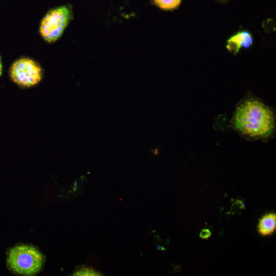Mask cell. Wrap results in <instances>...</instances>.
<instances>
[{"instance_id":"9c48e42d","label":"cell","mask_w":276,"mask_h":276,"mask_svg":"<svg viewBox=\"0 0 276 276\" xmlns=\"http://www.w3.org/2000/svg\"><path fill=\"white\" fill-rule=\"evenodd\" d=\"M212 235V233L209 229H203L199 234V237L202 239H207Z\"/></svg>"},{"instance_id":"52a82bcc","label":"cell","mask_w":276,"mask_h":276,"mask_svg":"<svg viewBox=\"0 0 276 276\" xmlns=\"http://www.w3.org/2000/svg\"><path fill=\"white\" fill-rule=\"evenodd\" d=\"M181 0H154L155 4L164 10H172L177 7Z\"/></svg>"},{"instance_id":"8fae6325","label":"cell","mask_w":276,"mask_h":276,"mask_svg":"<svg viewBox=\"0 0 276 276\" xmlns=\"http://www.w3.org/2000/svg\"><path fill=\"white\" fill-rule=\"evenodd\" d=\"M152 152V153L155 155L158 154V149H155L154 150H150Z\"/></svg>"},{"instance_id":"6da1fadb","label":"cell","mask_w":276,"mask_h":276,"mask_svg":"<svg viewBox=\"0 0 276 276\" xmlns=\"http://www.w3.org/2000/svg\"><path fill=\"white\" fill-rule=\"evenodd\" d=\"M230 122L240 137L247 141L267 142L275 133L274 109L252 96L246 97L237 104Z\"/></svg>"},{"instance_id":"ba28073f","label":"cell","mask_w":276,"mask_h":276,"mask_svg":"<svg viewBox=\"0 0 276 276\" xmlns=\"http://www.w3.org/2000/svg\"><path fill=\"white\" fill-rule=\"evenodd\" d=\"M102 273L90 267H82L76 270L73 275H101Z\"/></svg>"},{"instance_id":"277c9868","label":"cell","mask_w":276,"mask_h":276,"mask_svg":"<svg viewBox=\"0 0 276 276\" xmlns=\"http://www.w3.org/2000/svg\"><path fill=\"white\" fill-rule=\"evenodd\" d=\"M11 79L21 87H30L37 84L42 77L39 64L32 59L22 58L16 60L10 69Z\"/></svg>"},{"instance_id":"7a4b0ae2","label":"cell","mask_w":276,"mask_h":276,"mask_svg":"<svg viewBox=\"0 0 276 276\" xmlns=\"http://www.w3.org/2000/svg\"><path fill=\"white\" fill-rule=\"evenodd\" d=\"M44 262L42 255L35 247L18 245L11 248L8 254L7 265L14 273L32 275L38 273Z\"/></svg>"},{"instance_id":"5b68a950","label":"cell","mask_w":276,"mask_h":276,"mask_svg":"<svg viewBox=\"0 0 276 276\" xmlns=\"http://www.w3.org/2000/svg\"><path fill=\"white\" fill-rule=\"evenodd\" d=\"M252 43V37L247 31L239 32L227 40L226 47L228 51L237 53L241 48L249 47Z\"/></svg>"},{"instance_id":"30bf717a","label":"cell","mask_w":276,"mask_h":276,"mask_svg":"<svg viewBox=\"0 0 276 276\" xmlns=\"http://www.w3.org/2000/svg\"><path fill=\"white\" fill-rule=\"evenodd\" d=\"M2 71H3V66L1 62V58L0 57V77L1 76L2 74Z\"/></svg>"},{"instance_id":"8992f818","label":"cell","mask_w":276,"mask_h":276,"mask_svg":"<svg viewBox=\"0 0 276 276\" xmlns=\"http://www.w3.org/2000/svg\"><path fill=\"white\" fill-rule=\"evenodd\" d=\"M257 228L259 233L262 236L272 234L276 229L275 213H269L263 216L259 220Z\"/></svg>"},{"instance_id":"3957f363","label":"cell","mask_w":276,"mask_h":276,"mask_svg":"<svg viewBox=\"0 0 276 276\" xmlns=\"http://www.w3.org/2000/svg\"><path fill=\"white\" fill-rule=\"evenodd\" d=\"M71 17V12L66 6L50 10L42 18L39 32L48 42L56 41L62 35Z\"/></svg>"}]
</instances>
